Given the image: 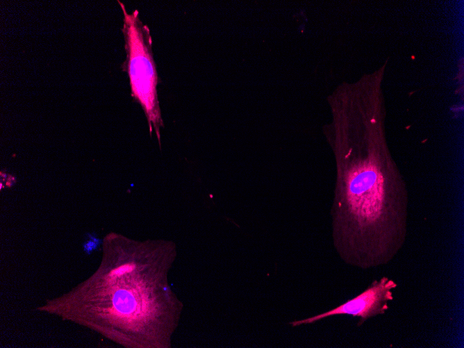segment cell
I'll return each instance as SVG.
<instances>
[{"mask_svg": "<svg viewBox=\"0 0 464 348\" xmlns=\"http://www.w3.org/2000/svg\"><path fill=\"white\" fill-rule=\"evenodd\" d=\"M117 2L124 15L122 31L126 59L122 69L128 74L131 96L140 104L146 116L150 135L154 131L160 147V129L164 127V123L158 99L159 80L150 30L142 22L138 10L129 13L122 1Z\"/></svg>", "mask_w": 464, "mask_h": 348, "instance_id": "obj_1", "label": "cell"}, {"mask_svg": "<svg viewBox=\"0 0 464 348\" xmlns=\"http://www.w3.org/2000/svg\"><path fill=\"white\" fill-rule=\"evenodd\" d=\"M397 283L387 276L374 280L361 293L341 305L328 311L305 319L289 322L292 326L310 324L329 317L348 315L360 318L357 326L367 320L383 315L389 309V303L394 299L393 290Z\"/></svg>", "mask_w": 464, "mask_h": 348, "instance_id": "obj_2", "label": "cell"}, {"mask_svg": "<svg viewBox=\"0 0 464 348\" xmlns=\"http://www.w3.org/2000/svg\"><path fill=\"white\" fill-rule=\"evenodd\" d=\"M133 296L128 293L121 294L117 295L114 299V304H116V307L119 311H130V307L133 306Z\"/></svg>", "mask_w": 464, "mask_h": 348, "instance_id": "obj_3", "label": "cell"}, {"mask_svg": "<svg viewBox=\"0 0 464 348\" xmlns=\"http://www.w3.org/2000/svg\"><path fill=\"white\" fill-rule=\"evenodd\" d=\"M135 265L133 263L124 264L110 271L109 275L110 277H118L122 276L126 273H129L133 271Z\"/></svg>", "mask_w": 464, "mask_h": 348, "instance_id": "obj_4", "label": "cell"}]
</instances>
